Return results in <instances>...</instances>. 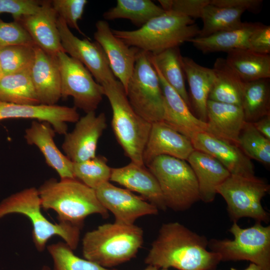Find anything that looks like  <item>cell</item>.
Returning a JSON list of instances; mask_svg holds the SVG:
<instances>
[{"mask_svg": "<svg viewBox=\"0 0 270 270\" xmlns=\"http://www.w3.org/2000/svg\"><path fill=\"white\" fill-rule=\"evenodd\" d=\"M206 238L178 222L163 224L152 242L144 262L160 268L214 270L222 261L206 250Z\"/></svg>", "mask_w": 270, "mask_h": 270, "instance_id": "cell-1", "label": "cell"}, {"mask_svg": "<svg viewBox=\"0 0 270 270\" xmlns=\"http://www.w3.org/2000/svg\"><path fill=\"white\" fill-rule=\"evenodd\" d=\"M38 190L42 208L54 210L59 222L70 223L82 228L85 218L90 215L108 216V212L100 202L95 190L76 178L58 180L51 178Z\"/></svg>", "mask_w": 270, "mask_h": 270, "instance_id": "cell-2", "label": "cell"}, {"mask_svg": "<svg viewBox=\"0 0 270 270\" xmlns=\"http://www.w3.org/2000/svg\"><path fill=\"white\" fill-rule=\"evenodd\" d=\"M144 237L142 229L135 224L106 223L85 234L82 254L85 259L110 268L134 258Z\"/></svg>", "mask_w": 270, "mask_h": 270, "instance_id": "cell-3", "label": "cell"}, {"mask_svg": "<svg viewBox=\"0 0 270 270\" xmlns=\"http://www.w3.org/2000/svg\"><path fill=\"white\" fill-rule=\"evenodd\" d=\"M200 28L190 18L168 11L148 21L138 30L112 29L129 46L154 54L198 36Z\"/></svg>", "mask_w": 270, "mask_h": 270, "instance_id": "cell-4", "label": "cell"}, {"mask_svg": "<svg viewBox=\"0 0 270 270\" xmlns=\"http://www.w3.org/2000/svg\"><path fill=\"white\" fill-rule=\"evenodd\" d=\"M42 204L38 188L31 187L16 192L0 202V220L12 214L27 217L32 226V240L39 252H42L48 240L54 236L60 237L73 250L79 243L80 227L68 222L54 224L41 212Z\"/></svg>", "mask_w": 270, "mask_h": 270, "instance_id": "cell-5", "label": "cell"}, {"mask_svg": "<svg viewBox=\"0 0 270 270\" xmlns=\"http://www.w3.org/2000/svg\"><path fill=\"white\" fill-rule=\"evenodd\" d=\"M102 86L112 109V127L117 141L130 162L144 165L142 154L152 124L134 111L118 80Z\"/></svg>", "mask_w": 270, "mask_h": 270, "instance_id": "cell-6", "label": "cell"}, {"mask_svg": "<svg viewBox=\"0 0 270 270\" xmlns=\"http://www.w3.org/2000/svg\"><path fill=\"white\" fill-rule=\"evenodd\" d=\"M146 166L156 179L167 208L182 212L200 200L196 178L186 160L161 156Z\"/></svg>", "mask_w": 270, "mask_h": 270, "instance_id": "cell-7", "label": "cell"}, {"mask_svg": "<svg viewBox=\"0 0 270 270\" xmlns=\"http://www.w3.org/2000/svg\"><path fill=\"white\" fill-rule=\"evenodd\" d=\"M234 238L211 239L208 246L218 254L222 261L248 260L270 270V226L260 222L243 228L234 222L230 229Z\"/></svg>", "mask_w": 270, "mask_h": 270, "instance_id": "cell-8", "label": "cell"}, {"mask_svg": "<svg viewBox=\"0 0 270 270\" xmlns=\"http://www.w3.org/2000/svg\"><path fill=\"white\" fill-rule=\"evenodd\" d=\"M125 92L132 107L140 116L151 124L162 120L163 94L149 52L140 50Z\"/></svg>", "mask_w": 270, "mask_h": 270, "instance_id": "cell-9", "label": "cell"}, {"mask_svg": "<svg viewBox=\"0 0 270 270\" xmlns=\"http://www.w3.org/2000/svg\"><path fill=\"white\" fill-rule=\"evenodd\" d=\"M270 186L264 180L256 176L230 174L216 189L227 204L230 218L236 222L242 218L268 222V212L262 205V200L269 192Z\"/></svg>", "mask_w": 270, "mask_h": 270, "instance_id": "cell-10", "label": "cell"}, {"mask_svg": "<svg viewBox=\"0 0 270 270\" xmlns=\"http://www.w3.org/2000/svg\"><path fill=\"white\" fill-rule=\"evenodd\" d=\"M61 78V98L72 96L74 107L86 114L95 112L104 96L103 87L98 83L86 66L64 52L56 54Z\"/></svg>", "mask_w": 270, "mask_h": 270, "instance_id": "cell-11", "label": "cell"}, {"mask_svg": "<svg viewBox=\"0 0 270 270\" xmlns=\"http://www.w3.org/2000/svg\"><path fill=\"white\" fill-rule=\"evenodd\" d=\"M57 26L64 52L82 64L102 86L116 80L101 46L87 38L80 39L58 16Z\"/></svg>", "mask_w": 270, "mask_h": 270, "instance_id": "cell-12", "label": "cell"}, {"mask_svg": "<svg viewBox=\"0 0 270 270\" xmlns=\"http://www.w3.org/2000/svg\"><path fill=\"white\" fill-rule=\"evenodd\" d=\"M95 191L102 206L113 214L116 222L133 225L139 218L158 214V208L141 196L109 182L102 184Z\"/></svg>", "mask_w": 270, "mask_h": 270, "instance_id": "cell-13", "label": "cell"}, {"mask_svg": "<svg viewBox=\"0 0 270 270\" xmlns=\"http://www.w3.org/2000/svg\"><path fill=\"white\" fill-rule=\"evenodd\" d=\"M107 126L104 112L86 114L76 122L74 130L64 135L62 148L73 162L85 161L96 156L100 138Z\"/></svg>", "mask_w": 270, "mask_h": 270, "instance_id": "cell-14", "label": "cell"}, {"mask_svg": "<svg viewBox=\"0 0 270 270\" xmlns=\"http://www.w3.org/2000/svg\"><path fill=\"white\" fill-rule=\"evenodd\" d=\"M96 28L94 38L102 48L114 75L126 91L140 50L129 46L115 36L106 21L98 20Z\"/></svg>", "mask_w": 270, "mask_h": 270, "instance_id": "cell-15", "label": "cell"}, {"mask_svg": "<svg viewBox=\"0 0 270 270\" xmlns=\"http://www.w3.org/2000/svg\"><path fill=\"white\" fill-rule=\"evenodd\" d=\"M8 118L34 119L50 123L56 133L65 135L68 122H76L80 118L74 107L46 104H20L0 101V120Z\"/></svg>", "mask_w": 270, "mask_h": 270, "instance_id": "cell-16", "label": "cell"}, {"mask_svg": "<svg viewBox=\"0 0 270 270\" xmlns=\"http://www.w3.org/2000/svg\"><path fill=\"white\" fill-rule=\"evenodd\" d=\"M58 18L51 1L44 0L35 13L22 16L15 21L25 28L35 45L48 54L56 56L64 52L57 26Z\"/></svg>", "mask_w": 270, "mask_h": 270, "instance_id": "cell-17", "label": "cell"}, {"mask_svg": "<svg viewBox=\"0 0 270 270\" xmlns=\"http://www.w3.org/2000/svg\"><path fill=\"white\" fill-rule=\"evenodd\" d=\"M154 67L159 78L164 97L162 121L190 140L198 133L206 132V122L194 114L182 98L166 82L158 70Z\"/></svg>", "mask_w": 270, "mask_h": 270, "instance_id": "cell-18", "label": "cell"}, {"mask_svg": "<svg viewBox=\"0 0 270 270\" xmlns=\"http://www.w3.org/2000/svg\"><path fill=\"white\" fill-rule=\"evenodd\" d=\"M194 150L190 140L160 121L152 124L142 160L146 166L161 156L186 160Z\"/></svg>", "mask_w": 270, "mask_h": 270, "instance_id": "cell-19", "label": "cell"}, {"mask_svg": "<svg viewBox=\"0 0 270 270\" xmlns=\"http://www.w3.org/2000/svg\"><path fill=\"white\" fill-rule=\"evenodd\" d=\"M190 140L194 150L214 158L230 174L254 176V164L238 146L216 138L206 132L198 133Z\"/></svg>", "mask_w": 270, "mask_h": 270, "instance_id": "cell-20", "label": "cell"}, {"mask_svg": "<svg viewBox=\"0 0 270 270\" xmlns=\"http://www.w3.org/2000/svg\"><path fill=\"white\" fill-rule=\"evenodd\" d=\"M35 56L31 67L32 80L40 104L55 105L61 98V78L56 56L34 46Z\"/></svg>", "mask_w": 270, "mask_h": 270, "instance_id": "cell-21", "label": "cell"}, {"mask_svg": "<svg viewBox=\"0 0 270 270\" xmlns=\"http://www.w3.org/2000/svg\"><path fill=\"white\" fill-rule=\"evenodd\" d=\"M110 180L140 194L158 210L168 208L156 179L144 165L130 162L125 166L112 168Z\"/></svg>", "mask_w": 270, "mask_h": 270, "instance_id": "cell-22", "label": "cell"}, {"mask_svg": "<svg viewBox=\"0 0 270 270\" xmlns=\"http://www.w3.org/2000/svg\"><path fill=\"white\" fill-rule=\"evenodd\" d=\"M56 133L50 123L34 120L25 130L24 138L27 144L39 149L46 164L58 173L60 179L74 178L73 162L57 147L54 140Z\"/></svg>", "mask_w": 270, "mask_h": 270, "instance_id": "cell-23", "label": "cell"}, {"mask_svg": "<svg viewBox=\"0 0 270 270\" xmlns=\"http://www.w3.org/2000/svg\"><path fill=\"white\" fill-rule=\"evenodd\" d=\"M206 132L238 146L240 131L246 122L241 106L208 100Z\"/></svg>", "mask_w": 270, "mask_h": 270, "instance_id": "cell-24", "label": "cell"}, {"mask_svg": "<svg viewBox=\"0 0 270 270\" xmlns=\"http://www.w3.org/2000/svg\"><path fill=\"white\" fill-rule=\"evenodd\" d=\"M196 178L200 199L206 203L215 198L216 188L230 175L228 170L216 159L194 150L186 160Z\"/></svg>", "mask_w": 270, "mask_h": 270, "instance_id": "cell-25", "label": "cell"}, {"mask_svg": "<svg viewBox=\"0 0 270 270\" xmlns=\"http://www.w3.org/2000/svg\"><path fill=\"white\" fill-rule=\"evenodd\" d=\"M182 61L190 88L191 110L198 118L206 122V104L215 78L214 70L200 65L189 57L182 56Z\"/></svg>", "mask_w": 270, "mask_h": 270, "instance_id": "cell-26", "label": "cell"}, {"mask_svg": "<svg viewBox=\"0 0 270 270\" xmlns=\"http://www.w3.org/2000/svg\"><path fill=\"white\" fill-rule=\"evenodd\" d=\"M212 69L215 78L208 100L241 106L245 82L228 65L226 58H216Z\"/></svg>", "mask_w": 270, "mask_h": 270, "instance_id": "cell-27", "label": "cell"}, {"mask_svg": "<svg viewBox=\"0 0 270 270\" xmlns=\"http://www.w3.org/2000/svg\"><path fill=\"white\" fill-rule=\"evenodd\" d=\"M260 22H244L238 29L215 33L204 38L195 37L188 40L204 54L246 48L248 38Z\"/></svg>", "mask_w": 270, "mask_h": 270, "instance_id": "cell-28", "label": "cell"}, {"mask_svg": "<svg viewBox=\"0 0 270 270\" xmlns=\"http://www.w3.org/2000/svg\"><path fill=\"white\" fill-rule=\"evenodd\" d=\"M152 65L166 82L179 94L191 110L185 84L186 76L179 47L166 49L156 54L150 53Z\"/></svg>", "mask_w": 270, "mask_h": 270, "instance_id": "cell-29", "label": "cell"}, {"mask_svg": "<svg viewBox=\"0 0 270 270\" xmlns=\"http://www.w3.org/2000/svg\"><path fill=\"white\" fill-rule=\"evenodd\" d=\"M226 60L244 82L270 78V55L240 48L227 52Z\"/></svg>", "mask_w": 270, "mask_h": 270, "instance_id": "cell-30", "label": "cell"}, {"mask_svg": "<svg viewBox=\"0 0 270 270\" xmlns=\"http://www.w3.org/2000/svg\"><path fill=\"white\" fill-rule=\"evenodd\" d=\"M30 68L0 78V101L20 104H40L30 75Z\"/></svg>", "mask_w": 270, "mask_h": 270, "instance_id": "cell-31", "label": "cell"}, {"mask_svg": "<svg viewBox=\"0 0 270 270\" xmlns=\"http://www.w3.org/2000/svg\"><path fill=\"white\" fill-rule=\"evenodd\" d=\"M244 12L242 9L218 6L210 2L202 10L200 18L203 24L198 37L204 38L241 28L244 24L241 17Z\"/></svg>", "mask_w": 270, "mask_h": 270, "instance_id": "cell-32", "label": "cell"}, {"mask_svg": "<svg viewBox=\"0 0 270 270\" xmlns=\"http://www.w3.org/2000/svg\"><path fill=\"white\" fill-rule=\"evenodd\" d=\"M241 106L246 122L270 114V78L245 82Z\"/></svg>", "mask_w": 270, "mask_h": 270, "instance_id": "cell-33", "label": "cell"}, {"mask_svg": "<svg viewBox=\"0 0 270 270\" xmlns=\"http://www.w3.org/2000/svg\"><path fill=\"white\" fill-rule=\"evenodd\" d=\"M164 12L160 6L150 0H118L116 6L104 12L103 17L106 20L128 19L140 28Z\"/></svg>", "mask_w": 270, "mask_h": 270, "instance_id": "cell-34", "label": "cell"}, {"mask_svg": "<svg viewBox=\"0 0 270 270\" xmlns=\"http://www.w3.org/2000/svg\"><path fill=\"white\" fill-rule=\"evenodd\" d=\"M238 146L250 159L270 166V140L258 132L252 123H244L238 136Z\"/></svg>", "mask_w": 270, "mask_h": 270, "instance_id": "cell-35", "label": "cell"}, {"mask_svg": "<svg viewBox=\"0 0 270 270\" xmlns=\"http://www.w3.org/2000/svg\"><path fill=\"white\" fill-rule=\"evenodd\" d=\"M74 178L86 186L96 190L102 184L109 182L112 168L107 159L101 156L78 162H73Z\"/></svg>", "mask_w": 270, "mask_h": 270, "instance_id": "cell-36", "label": "cell"}, {"mask_svg": "<svg viewBox=\"0 0 270 270\" xmlns=\"http://www.w3.org/2000/svg\"><path fill=\"white\" fill-rule=\"evenodd\" d=\"M47 249L52 259V270H118L106 268L92 261L78 257L64 242L48 245Z\"/></svg>", "mask_w": 270, "mask_h": 270, "instance_id": "cell-37", "label": "cell"}, {"mask_svg": "<svg viewBox=\"0 0 270 270\" xmlns=\"http://www.w3.org/2000/svg\"><path fill=\"white\" fill-rule=\"evenodd\" d=\"M34 46L14 45L0 48L2 76L30 68L35 56Z\"/></svg>", "mask_w": 270, "mask_h": 270, "instance_id": "cell-38", "label": "cell"}, {"mask_svg": "<svg viewBox=\"0 0 270 270\" xmlns=\"http://www.w3.org/2000/svg\"><path fill=\"white\" fill-rule=\"evenodd\" d=\"M88 1L86 0H53L52 8L58 16L62 18L68 27L76 30L86 36L78 25V21L82 18L84 9Z\"/></svg>", "mask_w": 270, "mask_h": 270, "instance_id": "cell-39", "label": "cell"}, {"mask_svg": "<svg viewBox=\"0 0 270 270\" xmlns=\"http://www.w3.org/2000/svg\"><path fill=\"white\" fill-rule=\"evenodd\" d=\"M14 45L35 44L28 32L18 22H6L0 18V48Z\"/></svg>", "mask_w": 270, "mask_h": 270, "instance_id": "cell-40", "label": "cell"}, {"mask_svg": "<svg viewBox=\"0 0 270 270\" xmlns=\"http://www.w3.org/2000/svg\"><path fill=\"white\" fill-rule=\"evenodd\" d=\"M161 8L192 18H200L204 8L210 0H159Z\"/></svg>", "mask_w": 270, "mask_h": 270, "instance_id": "cell-41", "label": "cell"}, {"mask_svg": "<svg viewBox=\"0 0 270 270\" xmlns=\"http://www.w3.org/2000/svg\"><path fill=\"white\" fill-rule=\"evenodd\" d=\"M42 2L36 0H0V14H10L16 20L22 16L35 13Z\"/></svg>", "mask_w": 270, "mask_h": 270, "instance_id": "cell-42", "label": "cell"}, {"mask_svg": "<svg viewBox=\"0 0 270 270\" xmlns=\"http://www.w3.org/2000/svg\"><path fill=\"white\" fill-rule=\"evenodd\" d=\"M246 48L256 53L270 54V26L260 23L250 34Z\"/></svg>", "mask_w": 270, "mask_h": 270, "instance_id": "cell-43", "label": "cell"}, {"mask_svg": "<svg viewBox=\"0 0 270 270\" xmlns=\"http://www.w3.org/2000/svg\"><path fill=\"white\" fill-rule=\"evenodd\" d=\"M262 0H210V2L222 7L236 8L256 14L261 9Z\"/></svg>", "mask_w": 270, "mask_h": 270, "instance_id": "cell-44", "label": "cell"}, {"mask_svg": "<svg viewBox=\"0 0 270 270\" xmlns=\"http://www.w3.org/2000/svg\"><path fill=\"white\" fill-rule=\"evenodd\" d=\"M252 124L258 132L270 140V114L262 117Z\"/></svg>", "mask_w": 270, "mask_h": 270, "instance_id": "cell-45", "label": "cell"}, {"mask_svg": "<svg viewBox=\"0 0 270 270\" xmlns=\"http://www.w3.org/2000/svg\"><path fill=\"white\" fill-rule=\"evenodd\" d=\"M230 270H237L234 268H230ZM244 270H264L258 265L256 264L251 262Z\"/></svg>", "mask_w": 270, "mask_h": 270, "instance_id": "cell-46", "label": "cell"}, {"mask_svg": "<svg viewBox=\"0 0 270 270\" xmlns=\"http://www.w3.org/2000/svg\"><path fill=\"white\" fill-rule=\"evenodd\" d=\"M144 270H159V268L152 265H148Z\"/></svg>", "mask_w": 270, "mask_h": 270, "instance_id": "cell-47", "label": "cell"}, {"mask_svg": "<svg viewBox=\"0 0 270 270\" xmlns=\"http://www.w3.org/2000/svg\"><path fill=\"white\" fill-rule=\"evenodd\" d=\"M42 270H51L48 266H44L43 267Z\"/></svg>", "mask_w": 270, "mask_h": 270, "instance_id": "cell-48", "label": "cell"}, {"mask_svg": "<svg viewBox=\"0 0 270 270\" xmlns=\"http://www.w3.org/2000/svg\"><path fill=\"white\" fill-rule=\"evenodd\" d=\"M2 76V68H1V66H0V78Z\"/></svg>", "mask_w": 270, "mask_h": 270, "instance_id": "cell-49", "label": "cell"}, {"mask_svg": "<svg viewBox=\"0 0 270 270\" xmlns=\"http://www.w3.org/2000/svg\"><path fill=\"white\" fill-rule=\"evenodd\" d=\"M159 270H169L168 268H160Z\"/></svg>", "mask_w": 270, "mask_h": 270, "instance_id": "cell-50", "label": "cell"}]
</instances>
